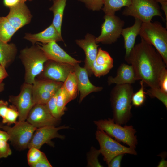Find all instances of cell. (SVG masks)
<instances>
[{"label":"cell","mask_w":167,"mask_h":167,"mask_svg":"<svg viewBox=\"0 0 167 167\" xmlns=\"http://www.w3.org/2000/svg\"><path fill=\"white\" fill-rule=\"evenodd\" d=\"M63 83L50 79L36 80L32 84V91H42L56 93L61 88Z\"/></svg>","instance_id":"cb8c5ba5"},{"label":"cell","mask_w":167,"mask_h":167,"mask_svg":"<svg viewBox=\"0 0 167 167\" xmlns=\"http://www.w3.org/2000/svg\"><path fill=\"white\" fill-rule=\"evenodd\" d=\"M113 61L109 54L99 48L96 58L91 67V72L95 76L99 77L108 73L113 67Z\"/></svg>","instance_id":"ac0fdd59"},{"label":"cell","mask_w":167,"mask_h":167,"mask_svg":"<svg viewBox=\"0 0 167 167\" xmlns=\"http://www.w3.org/2000/svg\"><path fill=\"white\" fill-rule=\"evenodd\" d=\"M28 149L27 158L28 165L30 166L36 162L44 153L39 149L34 147H31Z\"/></svg>","instance_id":"836d02e7"},{"label":"cell","mask_w":167,"mask_h":167,"mask_svg":"<svg viewBox=\"0 0 167 167\" xmlns=\"http://www.w3.org/2000/svg\"><path fill=\"white\" fill-rule=\"evenodd\" d=\"M144 83L142 80L140 81V88L136 92L133 93L131 98L132 105L137 107L142 106L144 104L146 99V92L144 91Z\"/></svg>","instance_id":"f1b7e54d"},{"label":"cell","mask_w":167,"mask_h":167,"mask_svg":"<svg viewBox=\"0 0 167 167\" xmlns=\"http://www.w3.org/2000/svg\"><path fill=\"white\" fill-rule=\"evenodd\" d=\"M161 9L163 10L165 17V20L166 21V27H167V3H164L161 4Z\"/></svg>","instance_id":"ee69618b"},{"label":"cell","mask_w":167,"mask_h":167,"mask_svg":"<svg viewBox=\"0 0 167 167\" xmlns=\"http://www.w3.org/2000/svg\"><path fill=\"white\" fill-rule=\"evenodd\" d=\"M19 57L25 69V83L32 84L35 77L41 73L45 63L49 60L37 46L22 49Z\"/></svg>","instance_id":"3957f363"},{"label":"cell","mask_w":167,"mask_h":167,"mask_svg":"<svg viewBox=\"0 0 167 167\" xmlns=\"http://www.w3.org/2000/svg\"><path fill=\"white\" fill-rule=\"evenodd\" d=\"M4 88V84L2 83H0V92L3 91Z\"/></svg>","instance_id":"7dc6e473"},{"label":"cell","mask_w":167,"mask_h":167,"mask_svg":"<svg viewBox=\"0 0 167 167\" xmlns=\"http://www.w3.org/2000/svg\"><path fill=\"white\" fill-rule=\"evenodd\" d=\"M3 2L5 6L10 8L20 2V0H3Z\"/></svg>","instance_id":"60d3db41"},{"label":"cell","mask_w":167,"mask_h":167,"mask_svg":"<svg viewBox=\"0 0 167 167\" xmlns=\"http://www.w3.org/2000/svg\"><path fill=\"white\" fill-rule=\"evenodd\" d=\"M159 84L160 89L167 93V70L166 68L162 70L160 74Z\"/></svg>","instance_id":"8d00e7d4"},{"label":"cell","mask_w":167,"mask_h":167,"mask_svg":"<svg viewBox=\"0 0 167 167\" xmlns=\"http://www.w3.org/2000/svg\"><path fill=\"white\" fill-rule=\"evenodd\" d=\"M167 161L165 160L164 158H162V159L159 163L157 167H167Z\"/></svg>","instance_id":"f6af8a7d"},{"label":"cell","mask_w":167,"mask_h":167,"mask_svg":"<svg viewBox=\"0 0 167 167\" xmlns=\"http://www.w3.org/2000/svg\"><path fill=\"white\" fill-rule=\"evenodd\" d=\"M45 63L41 73L45 79L64 82L69 73L74 71V66L69 64L51 60H48Z\"/></svg>","instance_id":"4fadbf2b"},{"label":"cell","mask_w":167,"mask_h":167,"mask_svg":"<svg viewBox=\"0 0 167 167\" xmlns=\"http://www.w3.org/2000/svg\"><path fill=\"white\" fill-rule=\"evenodd\" d=\"M134 93L131 84L116 85L112 89L110 101L114 122L123 125L127 123L132 117L131 98Z\"/></svg>","instance_id":"7a4b0ae2"},{"label":"cell","mask_w":167,"mask_h":167,"mask_svg":"<svg viewBox=\"0 0 167 167\" xmlns=\"http://www.w3.org/2000/svg\"><path fill=\"white\" fill-rule=\"evenodd\" d=\"M67 0H53V4L49 9L53 13L52 24L61 35V29L64 10Z\"/></svg>","instance_id":"7402d4cb"},{"label":"cell","mask_w":167,"mask_h":167,"mask_svg":"<svg viewBox=\"0 0 167 167\" xmlns=\"http://www.w3.org/2000/svg\"><path fill=\"white\" fill-rule=\"evenodd\" d=\"M37 128L25 121H18L14 126L4 125L2 129L9 136L12 144L18 150L28 148L29 143Z\"/></svg>","instance_id":"ba28073f"},{"label":"cell","mask_w":167,"mask_h":167,"mask_svg":"<svg viewBox=\"0 0 167 167\" xmlns=\"http://www.w3.org/2000/svg\"><path fill=\"white\" fill-rule=\"evenodd\" d=\"M37 45L44 53L49 60L66 63L73 66L81 62L72 57L62 48L56 42L39 44Z\"/></svg>","instance_id":"5bb4252c"},{"label":"cell","mask_w":167,"mask_h":167,"mask_svg":"<svg viewBox=\"0 0 167 167\" xmlns=\"http://www.w3.org/2000/svg\"><path fill=\"white\" fill-rule=\"evenodd\" d=\"M146 93L151 97H156L167 108V93L160 88H150L147 90Z\"/></svg>","instance_id":"1f68e13d"},{"label":"cell","mask_w":167,"mask_h":167,"mask_svg":"<svg viewBox=\"0 0 167 167\" xmlns=\"http://www.w3.org/2000/svg\"><path fill=\"white\" fill-rule=\"evenodd\" d=\"M136 81L135 73L132 66L131 65L122 63L118 68L115 77L109 76L108 79L109 85L112 84L121 85L131 84Z\"/></svg>","instance_id":"44dd1931"},{"label":"cell","mask_w":167,"mask_h":167,"mask_svg":"<svg viewBox=\"0 0 167 167\" xmlns=\"http://www.w3.org/2000/svg\"><path fill=\"white\" fill-rule=\"evenodd\" d=\"M82 2L89 9L93 11H98L103 7L104 0H78Z\"/></svg>","instance_id":"e575fe53"},{"label":"cell","mask_w":167,"mask_h":167,"mask_svg":"<svg viewBox=\"0 0 167 167\" xmlns=\"http://www.w3.org/2000/svg\"><path fill=\"white\" fill-rule=\"evenodd\" d=\"M18 116L19 113L16 107L12 105H10L5 116L2 118V122L8 126L15 124Z\"/></svg>","instance_id":"f546056e"},{"label":"cell","mask_w":167,"mask_h":167,"mask_svg":"<svg viewBox=\"0 0 167 167\" xmlns=\"http://www.w3.org/2000/svg\"><path fill=\"white\" fill-rule=\"evenodd\" d=\"M77 44L84 51L85 54L84 68L87 70L88 74L91 75V67L95 60L98 52L99 46L96 41L95 36L90 34H87L84 39L76 40Z\"/></svg>","instance_id":"e0dca14e"},{"label":"cell","mask_w":167,"mask_h":167,"mask_svg":"<svg viewBox=\"0 0 167 167\" xmlns=\"http://www.w3.org/2000/svg\"><path fill=\"white\" fill-rule=\"evenodd\" d=\"M17 30L10 24L6 17H0V40L8 43Z\"/></svg>","instance_id":"484cf974"},{"label":"cell","mask_w":167,"mask_h":167,"mask_svg":"<svg viewBox=\"0 0 167 167\" xmlns=\"http://www.w3.org/2000/svg\"><path fill=\"white\" fill-rule=\"evenodd\" d=\"M4 125L3 124L2 122H0V129H2Z\"/></svg>","instance_id":"681fc988"},{"label":"cell","mask_w":167,"mask_h":167,"mask_svg":"<svg viewBox=\"0 0 167 167\" xmlns=\"http://www.w3.org/2000/svg\"><path fill=\"white\" fill-rule=\"evenodd\" d=\"M32 86L25 83L18 95L9 97V101L16 107L18 112V121H25L29 112L35 105L32 97Z\"/></svg>","instance_id":"30bf717a"},{"label":"cell","mask_w":167,"mask_h":167,"mask_svg":"<svg viewBox=\"0 0 167 167\" xmlns=\"http://www.w3.org/2000/svg\"><path fill=\"white\" fill-rule=\"evenodd\" d=\"M141 38L125 59L132 66L136 80H142L150 88H160L159 77L167 65L154 47Z\"/></svg>","instance_id":"6da1fadb"},{"label":"cell","mask_w":167,"mask_h":167,"mask_svg":"<svg viewBox=\"0 0 167 167\" xmlns=\"http://www.w3.org/2000/svg\"><path fill=\"white\" fill-rule=\"evenodd\" d=\"M101 154L99 150L92 147L87 155V165L88 167H103L99 162L98 157Z\"/></svg>","instance_id":"4dcf8cb0"},{"label":"cell","mask_w":167,"mask_h":167,"mask_svg":"<svg viewBox=\"0 0 167 167\" xmlns=\"http://www.w3.org/2000/svg\"><path fill=\"white\" fill-rule=\"evenodd\" d=\"M27 121L36 128L48 126H56L61 119L51 114L46 104H36L32 108L27 116Z\"/></svg>","instance_id":"7c38bea8"},{"label":"cell","mask_w":167,"mask_h":167,"mask_svg":"<svg viewBox=\"0 0 167 167\" xmlns=\"http://www.w3.org/2000/svg\"><path fill=\"white\" fill-rule=\"evenodd\" d=\"M24 38L33 44L38 42L46 43L52 41H63L62 35L58 32L52 24L39 33L34 34L26 33Z\"/></svg>","instance_id":"d6986e66"},{"label":"cell","mask_w":167,"mask_h":167,"mask_svg":"<svg viewBox=\"0 0 167 167\" xmlns=\"http://www.w3.org/2000/svg\"><path fill=\"white\" fill-rule=\"evenodd\" d=\"M122 14L138 19L142 23L151 21L155 16L163 18L159 5L154 0H132L131 4L125 7Z\"/></svg>","instance_id":"8992f818"},{"label":"cell","mask_w":167,"mask_h":167,"mask_svg":"<svg viewBox=\"0 0 167 167\" xmlns=\"http://www.w3.org/2000/svg\"><path fill=\"white\" fill-rule=\"evenodd\" d=\"M152 45L167 64V30L160 22L142 23L139 34Z\"/></svg>","instance_id":"277c9868"},{"label":"cell","mask_w":167,"mask_h":167,"mask_svg":"<svg viewBox=\"0 0 167 167\" xmlns=\"http://www.w3.org/2000/svg\"><path fill=\"white\" fill-rule=\"evenodd\" d=\"M142 22L139 19L135 18L134 24L122 29L121 35L123 37L125 49V58L128 57L134 47L137 36L139 34Z\"/></svg>","instance_id":"ffe728a7"},{"label":"cell","mask_w":167,"mask_h":167,"mask_svg":"<svg viewBox=\"0 0 167 167\" xmlns=\"http://www.w3.org/2000/svg\"><path fill=\"white\" fill-rule=\"evenodd\" d=\"M124 154L118 155L114 157L108 165L109 167H120L122 160Z\"/></svg>","instance_id":"f35d334b"},{"label":"cell","mask_w":167,"mask_h":167,"mask_svg":"<svg viewBox=\"0 0 167 167\" xmlns=\"http://www.w3.org/2000/svg\"><path fill=\"white\" fill-rule=\"evenodd\" d=\"M32 0H20V2H23V3H25V2H26V1H32Z\"/></svg>","instance_id":"c3c4849f"},{"label":"cell","mask_w":167,"mask_h":167,"mask_svg":"<svg viewBox=\"0 0 167 167\" xmlns=\"http://www.w3.org/2000/svg\"><path fill=\"white\" fill-rule=\"evenodd\" d=\"M31 167H52L45 155L43 154L41 158L36 163L31 165Z\"/></svg>","instance_id":"74e56055"},{"label":"cell","mask_w":167,"mask_h":167,"mask_svg":"<svg viewBox=\"0 0 167 167\" xmlns=\"http://www.w3.org/2000/svg\"><path fill=\"white\" fill-rule=\"evenodd\" d=\"M74 72L75 74L78 84V91L80 92L79 102H81L88 95L93 92H99L103 88L96 86L90 82L88 74L84 67L80 66L79 63L74 66Z\"/></svg>","instance_id":"9a60e30c"},{"label":"cell","mask_w":167,"mask_h":167,"mask_svg":"<svg viewBox=\"0 0 167 167\" xmlns=\"http://www.w3.org/2000/svg\"><path fill=\"white\" fill-rule=\"evenodd\" d=\"M97 129L104 131L108 135L114 138L118 142H122L129 147L135 149L138 143L136 130L132 125H121L115 123L113 119L94 121Z\"/></svg>","instance_id":"5b68a950"},{"label":"cell","mask_w":167,"mask_h":167,"mask_svg":"<svg viewBox=\"0 0 167 167\" xmlns=\"http://www.w3.org/2000/svg\"><path fill=\"white\" fill-rule=\"evenodd\" d=\"M95 135L96 139L100 145L99 150L100 153L103 156L104 160L107 165L114 157L118 155L137 154L135 149L122 145L102 130L97 129Z\"/></svg>","instance_id":"52a82bcc"},{"label":"cell","mask_w":167,"mask_h":167,"mask_svg":"<svg viewBox=\"0 0 167 167\" xmlns=\"http://www.w3.org/2000/svg\"><path fill=\"white\" fill-rule=\"evenodd\" d=\"M9 8V13L6 17L10 24L17 30L31 22L32 15L25 3L20 2Z\"/></svg>","instance_id":"2e32d148"},{"label":"cell","mask_w":167,"mask_h":167,"mask_svg":"<svg viewBox=\"0 0 167 167\" xmlns=\"http://www.w3.org/2000/svg\"><path fill=\"white\" fill-rule=\"evenodd\" d=\"M16 53L14 44H8L0 40V65L5 67L14 60Z\"/></svg>","instance_id":"603a6c76"},{"label":"cell","mask_w":167,"mask_h":167,"mask_svg":"<svg viewBox=\"0 0 167 167\" xmlns=\"http://www.w3.org/2000/svg\"><path fill=\"white\" fill-rule=\"evenodd\" d=\"M156 2L158 3H159L161 4L165 3H167V0H154Z\"/></svg>","instance_id":"bcb514c9"},{"label":"cell","mask_w":167,"mask_h":167,"mask_svg":"<svg viewBox=\"0 0 167 167\" xmlns=\"http://www.w3.org/2000/svg\"><path fill=\"white\" fill-rule=\"evenodd\" d=\"M132 0H104L102 8L105 14L115 15L116 12L124 7H128Z\"/></svg>","instance_id":"d4e9b609"},{"label":"cell","mask_w":167,"mask_h":167,"mask_svg":"<svg viewBox=\"0 0 167 167\" xmlns=\"http://www.w3.org/2000/svg\"><path fill=\"white\" fill-rule=\"evenodd\" d=\"M8 103L2 100H0V116L2 118L6 115L8 108Z\"/></svg>","instance_id":"ab89813d"},{"label":"cell","mask_w":167,"mask_h":167,"mask_svg":"<svg viewBox=\"0 0 167 167\" xmlns=\"http://www.w3.org/2000/svg\"><path fill=\"white\" fill-rule=\"evenodd\" d=\"M11 154V150L7 141L0 139V158H6Z\"/></svg>","instance_id":"d590c367"},{"label":"cell","mask_w":167,"mask_h":167,"mask_svg":"<svg viewBox=\"0 0 167 167\" xmlns=\"http://www.w3.org/2000/svg\"><path fill=\"white\" fill-rule=\"evenodd\" d=\"M9 136L7 132L0 130V139H3L7 141L9 140Z\"/></svg>","instance_id":"7bdbcfd3"},{"label":"cell","mask_w":167,"mask_h":167,"mask_svg":"<svg viewBox=\"0 0 167 167\" xmlns=\"http://www.w3.org/2000/svg\"><path fill=\"white\" fill-rule=\"evenodd\" d=\"M72 100L62 85L60 88L57 99V105L58 112L62 117L66 110V105Z\"/></svg>","instance_id":"83f0119b"},{"label":"cell","mask_w":167,"mask_h":167,"mask_svg":"<svg viewBox=\"0 0 167 167\" xmlns=\"http://www.w3.org/2000/svg\"><path fill=\"white\" fill-rule=\"evenodd\" d=\"M69 128V126H65L59 127L48 126L36 128L29 143L28 148L34 147L40 149L45 144L54 147V143L51 141L52 139L58 138L63 139L65 138L64 135L60 134L58 133V131L62 129Z\"/></svg>","instance_id":"8fae6325"},{"label":"cell","mask_w":167,"mask_h":167,"mask_svg":"<svg viewBox=\"0 0 167 167\" xmlns=\"http://www.w3.org/2000/svg\"><path fill=\"white\" fill-rule=\"evenodd\" d=\"M8 76L5 67L0 65V83Z\"/></svg>","instance_id":"b9f144b4"},{"label":"cell","mask_w":167,"mask_h":167,"mask_svg":"<svg viewBox=\"0 0 167 167\" xmlns=\"http://www.w3.org/2000/svg\"><path fill=\"white\" fill-rule=\"evenodd\" d=\"M59 90L50 99L46 105L53 116L57 119H61L62 116L58 112L57 105V97Z\"/></svg>","instance_id":"d6a6232c"},{"label":"cell","mask_w":167,"mask_h":167,"mask_svg":"<svg viewBox=\"0 0 167 167\" xmlns=\"http://www.w3.org/2000/svg\"><path fill=\"white\" fill-rule=\"evenodd\" d=\"M104 21L102 24L100 35L96 38L97 43L110 44L116 42L119 38L124 21L115 15L105 14Z\"/></svg>","instance_id":"9c48e42d"},{"label":"cell","mask_w":167,"mask_h":167,"mask_svg":"<svg viewBox=\"0 0 167 167\" xmlns=\"http://www.w3.org/2000/svg\"><path fill=\"white\" fill-rule=\"evenodd\" d=\"M63 85L72 100L75 99L78 94V88L76 78L74 71L71 72Z\"/></svg>","instance_id":"4316f807"}]
</instances>
